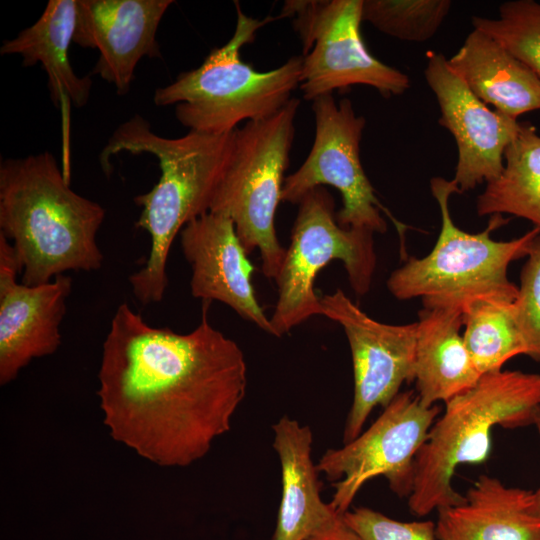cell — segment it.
<instances>
[{"mask_svg": "<svg viewBox=\"0 0 540 540\" xmlns=\"http://www.w3.org/2000/svg\"><path fill=\"white\" fill-rule=\"evenodd\" d=\"M448 63L496 111L517 120L524 113L540 110V79L488 34L473 29Z\"/></svg>", "mask_w": 540, "mask_h": 540, "instance_id": "d6986e66", "label": "cell"}, {"mask_svg": "<svg viewBox=\"0 0 540 540\" xmlns=\"http://www.w3.org/2000/svg\"><path fill=\"white\" fill-rule=\"evenodd\" d=\"M306 540H360V538L347 525L343 517V521L337 526L314 535Z\"/></svg>", "mask_w": 540, "mask_h": 540, "instance_id": "83f0119b", "label": "cell"}, {"mask_svg": "<svg viewBox=\"0 0 540 540\" xmlns=\"http://www.w3.org/2000/svg\"><path fill=\"white\" fill-rule=\"evenodd\" d=\"M234 131L219 135L189 131L182 137L167 138L135 115L118 126L101 151L99 162L107 175L112 172L111 157L123 151L148 153L159 161V181L134 198L142 208L136 226L151 238L145 265L129 276L132 293L141 304L162 301L171 245L187 223L210 211L231 155Z\"/></svg>", "mask_w": 540, "mask_h": 540, "instance_id": "7a4b0ae2", "label": "cell"}, {"mask_svg": "<svg viewBox=\"0 0 540 540\" xmlns=\"http://www.w3.org/2000/svg\"><path fill=\"white\" fill-rule=\"evenodd\" d=\"M441 412L425 407L412 391L400 392L376 421L343 447L328 449L316 464L334 481L330 505L341 515L369 480L383 476L399 497H409L414 483V461Z\"/></svg>", "mask_w": 540, "mask_h": 540, "instance_id": "8fae6325", "label": "cell"}, {"mask_svg": "<svg viewBox=\"0 0 540 540\" xmlns=\"http://www.w3.org/2000/svg\"><path fill=\"white\" fill-rule=\"evenodd\" d=\"M72 279L59 275L48 283L26 285L0 279V384L18 376L34 358L55 353Z\"/></svg>", "mask_w": 540, "mask_h": 540, "instance_id": "2e32d148", "label": "cell"}, {"mask_svg": "<svg viewBox=\"0 0 540 540\" xmlns=\"http://www.w3.org/2000/svg\"><path fill=\"white\" fill-rule=\"evenodd\" d=\"M462 314L463 340L481 376L501 371L508 360L526 354L513 302L481 298L466 305Z\"/></svg>", "mask_w": 540, "mask_h": 540, "instance_id": "603a6c76", "label": "cell"}, {"mask_svg": "<svg viewBox=\"0 0 540 540\" xmlns=\"http://www.w3.org/2000/svg\"><path fill=\"white\" fill-rule=\"evenodd\" d=\"M373 234L368 229L340 226L333 197L323 186L309 191L300 200L291 241L274 279L278 290L270 317L274 336L287 334L309 318L322 314L314 281L319 271L333 260L343 262L356 295L368 293L376 268Z\"/></svg>", "mask_w": 540, "mask_h": 540, "instance_id": "ba28073f", "label": "cell"}, {"mask_svg": "<svg viewBox=\"0 0 540 540\" xmlns=\"http://www.w3.org/2000/svg\"><path fill=\"white\" fill-rule=\"evenodd\" d=\"M526 257L513 314L525 355L540 362V233L533 239Z\"/></svg>", "mask_w": 540, "mask_h": 540, "instance_id": "484cf974", "label": "cell"}, {"mask_svg": "<svg viewBox=\"0 0 540 540\" xmlns=\"http://www.w3.org/2000/svg\"><path fill=\"white\" fill-rule=\"evenodd\" d=\"M315 136L312 148L302 165L285 177L283 202L298 204L311 190L323 185L336 188L342 196L337 222L346 228H363L384 233V211L403 236L406 226L397 221L375 195L360 160V142L366 120L355 113L347 99L335 101L324 95L312 101Z\"/></svg>", "mask_w": 540, "mask_h": 540, "instance_id": "30bf717a", "label": "cell"}, {"mask_svg": "<svg viewBox=\"0 0 540 540\" xmlns=\"http://www.w3.org/2000/svg\"><path fill=\"white\" fill-rule=\"evenodd\" d=\"M76 16L77 0H50L33 25L5 40L0 48L2 55H20L24 67L40 63L48 77L51 101L66 111L71 105L85 106L92 87L91 78L78 76L69 59Z\"/></svg>", "mask_w": 540, "mask_h": 540, "instance_id": "44dd1931", "label": "cell"}, {"mask_svg": "<svg viewBox=\"0 0 540 540\" xmlns=\"http://www.w3.org/2000/svg\"><path fill=\"white\" fill-rule=\"evenodd\" d=\"M418 317L414 381L420 403L432 407L471 389L481 375L460 333L461 311L422 308Z\"/></svg>", "mask_w": 540, "mask_h": 540, "instance_id": "ffe728a7", "label": "cell"}, {"mask_svg": "<svg viewBox=\"0 0 540 540\" xmlns=\"http://www.w3.org/2000/svg\"><path fill=\"white\" fill-rule=\"evenodd\" d=\"M180 334L153 327L120 304L103 343L100 408L110 436L162 467L203 458L231 429L247 389L243 351L214 328Z\"/></svg>", "mask_w": 540, "mask_h": 540, "instance_id": "6da1fadb", "label": "cell"}, {"mask_svg": "<svg viewBox=\"0 0 540 540\" xmlns=\"http://www.w3.org/2000/svg\"><path fill=\"white\" fill-rule=\"evenodd\" d=\"M449 0H363L362 22L403 41L423 42L438 31Z\"/></svg>", "mask_w": 540, "mask_h": 540, "instance_id": "cb8c5ba5", "label": "cell"}, {"mask_svg": "<svg viewBox=\"0 0 540 540\" xmlns=\"http://www.w3.org/2000/svg\"><path fill=\"white\" fill-rule=\"evenodd\" d=\"M273 447L281 465L282 493L273 540H306L343 521L323 502L318 469L312 460L309 426L287 415L273 426Z\"/></svg>", "mask_w": 540, "mask_h": 540, "instance_id": "e0dca14e", "label": "cell"}, {"mask_svg": "<svg viewBox=\"0 0 540 540\" xmlns=\"http://www.w3.org/2000/svg\"><path fill=\"white\" fill-rule=\"evenodd\" d=\"M430 189L441 213L437 241L428 255L410 257L391 273L387 280L390 293L398 300L419 297L423 308L462 313L466 305L481 298L514 302L518 287L509 280L508 267L527 256L540 229L534 227L518 238L496 241L491 233L510 219L494 214L482 232H465L454 224L449 210L450 196L460 193L455 182L434 177Z\"/></svg>", "mask_w": 540, "mask_h": 540, "instance_id": "5b68a950", "label": "cell"}, {"mask_svg": "<svg viewBox=\"0 0 540 540\" xmlns=\"http://www.w3.org/2000/svg\"><path fill=\"white\" fill-rule=\"evenodd\" d=\"M445 405L414 461L408 507L418 517L465 501V495L453 488V475L460 465L488 459L495 426L513 429L533 424L540 407V374L517 370L484 374L474 387Z\"/></svg>", "mask_w": 540, "mask_h": 540, "instance_id": "277c9868", "label": "cell"}, {"mask_svg": "<svg viewBox=\"0 0 540 540\" xmlns=\"http://www.w3.org/2000/svg\"><path fill=\"white\" fill-rule=\"evenodd\" d=\"M473 29L498 41L540 79V3L513 0L500 5L496 19L472 17Z\"/></svg>", "mask_w": 540, "mask_h": 540, "instance_id": "d4e9b609", "label": "cell"}, {"mask_svg": "<svg viewBox=\"0 0 540 540\" xmlns=\"http://www.w3.org/2000/svg\"><path fill=\"white\" fill-rule=\"evenodd\" d=\"M533 424L536 426L540 438V407L535 413ZM532 510L540 518V486L532 493Z\"/></svg>", "mask_w": 540, "mask_h": 540, "instance_id": "f1b7e54d", "label": "cell"}, {"mask_svg": "<svg viewBox=\"0 0 540 540\" xmlns=\"http://www.w3.org/2000/svg\"><path fill=\"white\" fill-rule=\"evenodd\" d=\"M299 105L300 100L292 97L275 115L235 129L231 155L210 207V212L232 219L247 254L259 250L262 271L269 279L277 277L286 253L274 221Z\"/></svg>", "mask_w": 540, "mask_h": 540, "instance_id": "52a82bcc", "label": "cell"}, {"mask_svg": "<svg viewBox=\"0 0 540 540\" xmlns=\"http://www.w3.org/2000/svg\"><path fill=\"white\" fill-rule=\"evenodd\" d=\"M347 525L360 540H435L432 521L402 522L376 510L360 507L343 514Z\"/></svg>", "mask_w": 540, "mask_h": 540, "instance_id": "4316f807", "label": "cell"}, {"mask_svg": "<svg viewBox=\"0 0 540 540\" xmlns=\"http://www.w3.org/2000/svg\"><path fill=\"white\" fill-rule=\"evenodd\" d=\"M235 7L232 37L212 49L200 66L182 72L154 93L157 106L176 105V119L189 131L226 134L241 122L271 117L292 99V92L300 85L302 56H293L263 72L242 60L241 48L252 43L257 31L277 17L252 18L238 3Z\"/></svg>", "mask_w": 540, "mask_h": 540, "instance_id": "8992f818", "label": "cell"}, {"mask_svg": "<svg viewBox=\"0 0 540 540\" xmlns=\"http://www.w3.org/2000/svg\"><path fill=\"white\" fill-rule=\"evenodd\" d=\"M424 75L439 104V124L453 135L458 148L452 180L459 192L498 178L504 168L505 150L515 138L520 122L490 109L441 53H427Z\"/></svg>", "mask_w": 540, "mask_h": 540, "instance_id": "4fadbf2b", "label": "cell"}, {"mask_svg": "<svg viewBox=\"0 0 540 540\" xmlns=\"http://www.w3.org/2000/svg\"><path fill=\"white\" fill-rule=\"evenodd\" d=\"M179 236L192 271V296L203 303L222 302L241 318L274 335L270 318L260 306L251 281L254 266L232 219L209 211L187 223Z\"/></svg>", "mask_w": 540, "mask_h": 540, "instance_id": "9a60e30c", "label": "cell"}, {"mask_svg": "<svg viewBox=\"0 0 540 540\" xmlns=\"http://www.w3.org/2000/svg\"><path fill=\"white\" fill-rule=\"evenodd\" d=\"M479 216L511 214L540 229V135L529 122L519 130L504 153V168L478 196Z\"/></svg>", "mask_w": 540, "mask_h": 540, "instance_id": "7402d4cb", "label": "cell"}, {"mask_svg": "<svg viewBox=\"0 0 540 540\" xmlns=\"http://www.w3.org/2000/svg\"><path fill=\"white\" fill-rule=\"evenodd\" d=\"M363 0H289L277 18L292 20L302 43L300 88L313 101L353 85L403 94L409 77L374 57L360 32Z\"/></svg>", "mask_w": 540, "mask_h": 540, "instance_id": "9c48e42d", "label": "cell"}, {"mask_svg": "<svg viewBox=\"0 0 540 540\" xmlns=\"http://www.w3.org/2000/svg\"><path fill=\"white\" fill-rule=\"evenodd\" d=\"M172 0H77L73 43L99 51L92 74L128 93L143 57L161 58L156 35Z\"/></svg>", "mask_w": 540, "mask_h": 540, "instance_id": "5bb4252c", "label": "cell"}, {"mask_svg": "<svg viewBox=\"0 0 540 540\" xmlns=\"http://www.w3.org/2000/svg\"><path fill=\"white\" fill-rule=\"evenodd\" d=\"M69 180L49 152L0 164V233L15 248L23 284L102 267L96 237L105 210L73 191Z\"/></svg>", "mask_w": 540, "mask_h": 540, "instance_id": "3957f363", "label": "cell"}, {"mask_svg": "<svg viewBox=\"0 0 540 540\" xmlns=\"http://www.w3.org/2000/svg\"><path fill=\"white\" fill-rule=\"evenodd\" d=\"M323 316L344 329L353 363L354 396L343 442L355 439L376 406L383 409L415 379L417 322L390 325L369 317L337 289L320 298Z\"/></svg>", "mask_w": 540, "mask_h": 540, "instance_id": "7c38bea8", "label": "cell"}, {"mask_svg": "<svg viewBox=\"0 0 540 540\" xmlns=\"http://www.w3.org/2000/svg\"><path fill=\"white\" fill-rule=\"evenodd\" d=\"M532 491L481 475L458 505L438 509V540H540Z\"/></svg>", "mask_w": 540, "mask_h": 540, "instance_id": "ac0fdd59", "label": "cell"}]
</instances>
